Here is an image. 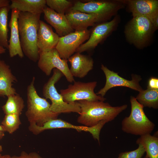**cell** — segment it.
Wrapping results in <instances>:
<instances>
[{
	"label": "cell",
	"instance_id": "52a82bcc",
	"mask_svg": "<svg viewBox=\"0 0 158 158\" xmlns=\"http://www.w3.org/2000/svg\"><path fill=\"white\" fill-rule=\"evenodd\" d=\"M68 60L61 58L55 48L39 51L37 65L39 68L47 76L49 75L52 69L59 70L70 83L75 81L70 72Z\"/></svg>",
	"mask_w": 158,
	"mask_h": 158
},
{
	"label": "cell",
	"instance_id": "4316f807",
	"mask_svg": "<svg viewBox=\"0 0 158 158\" xmlns=\"http://www.w3.org/2000/svg\"><path fill=\"white\" fill-rule=\"evenodd\" d=\"M46 3L49 7L56 12L65 14L73 5L71 1L66 0H46Z\"/></svg>",
	"mask_w": 158,
	"mask_h": 158
},
{
	"label": "cell",
	"instance_id": "d590c367",
	"mask_svg": "<svg viewBox=\"0 0 158 158\" xmlns=\"http://www.w3.org/2000/svg\"><path fill=\"white\" fill-rule=\"evenodd\" d=\"M0 131H4V130H3V129L1 125H0Z\"/></svg>",
	"mask_w": 158,
	"mask_h": 158
},
{
	"label": "cell",
	"instance_id": "1f68e13d",
	"mask_svg": "<svg viewBox=\"0 0 158 158\" xmlns=\"http://www.w3.org/2000/svg\"><path fill=\"white\" fill-rule=\"evenodd\" d=\"M0 158H13V157L9 154H6L4 155L1 154L0 155Z\"/></svg>",
	"mask_w": 158,
	"mask_h": 158
},
{
	"label": "cell",
	"instance_id": "8d00e7d4",
	"mask_svg": "<svg viewBox=\"0 0 158 158\" xmlns=\"http://www.w3.org/2000/svg\"><path fill=\"white\" fill-rule=\"evenodd\" d=\"M143 158H148L146 156H145Z\"/></svg>",
	"mask_w": 158,
	"mask_h": 158
},
{
	"label": "cell",
	"instance_id": "f546056e",
	"mask_svg": "<svg viewBox=\"0 0 158 158\" xmlns=\"http://www.w3.org/2000/svg\"><path fill=\"white\" fill-rule=\"evenodd\" d=\"M147 88L152 89H158V79L152 77L149 79L147 86Z\"/></svg>",
	"mask_w": 158,
	"mask_h": 158
},
{
	"label": "cell",
	"instance_id": "ffe728a7",
	"mask_svg": "<svg viewBox=\"0 0 158 158\" xmlns=\"http://www.w3.org/2000/svg\"><path fill=\"white\" fill-rule=\"evenodd\" d=\"M16 81L9 66L0 59V97H7L17 93L12 87V83Z\"/></svg>",
	"mask_w": 158,
	"mask_h": 158
},
{
	"label": "cell",
	"instance_id": "484cf974",
	"mask_svg": "<svg viewBox=\"0 0 158 158\" xmlns=\"http://www.w3.org/2000/svg\"><path fill=\"white\" fill-rule=\"evenodd\" d=\"M20 116L16 114H5L1 125L4 131L12 134L17 130L21 124Z\"/></svg>",
	"mask_w": 158,
	"mask_h": 158
},
{
	"label": "cell",
	"instance_id": "cb8c5ba5",
	"mask_svg": "<svg viewBox=\"0 0 158 158\" xmlns=\"http://www.w3.org/2000/svg\"><path fill=\"white\" fill-rule=\"evenodd\" d=\"M135 98L144 107L156 109L158 108V89L147 88L142 90L139 92Z\"/></svg>",
	"mask_w": 158,
	"mask_h": 158
},
{
	"label": "cell",
	"instance_id": "5b68a950",
	"mask_svg": "<svg viewBox=\"0 0 158 158\" xmlns=\"http://www.w3.org/2000/svg\"><path fill=\"white\" fill-rule=\"evenodd\" d=\"M53 71V75L44 84L42 89L43 96L46 99H50L51 102V110L59 114L71 112L79 114L80 108L78 102L71 103L65 102L55 87V84L63 75L59 70L56 68L54 69Z\"/></svg>",
	"mask_w": 158,
	"mask_h": 158
},
{
	"label": "cell",
	"instance_id": "8fae6325",
	"mask_svg": "<svg viewBox=\"0 0 158 158\" xmlns=\"http://www.w3.org/2000/svg\"><path fill=\"white\" fill-rule=\"evenodd\" d=\"M101 68L105 75L106 82L104 87L96 93L97 95L104 97L109 90L118 86L129 87L139 92L143 90L139 84V82L142 80L140 76L133 75L132 80H128L119 75L118 73L109 70L103 64Z\"/></svg>",
	"mask_w": 158,
	"mask_h": 158
},
{
	"label": "cell",
	"instance_id": "7c38bea8",
	"mask_svg": "<svg viewBox=\"0 0 158 158\" xmlns=\"http://www.w3.org/2000/svg\"><path fill=\"white\" fill-rule=\"evenodd\" d=\"M108 122L102 121L97 125L92 127L77 126L73 125L61 119H51L45 123L42 126H37V130L41 133L45 130L56 128H71L79 132L84 131L89 132L93 138L97 140L99 143V135L101 130L104 125Z\"/></svg>",
	"mask_w": 158,
	"mask_h": 158
},
{
	"label": "cell",
	"instance_id": "74e56055",
	"mask_svg": "<svg viewBox=\"0 0 158 158\" xmlns=\"http://www.w3.org/2000/svg\"><path fill=\"white\" fill-rule=\"evenodd\" d=\"M1 154H0V155H1Z\"/></svg>",
	"mask_w": 158,
	"mask_h": 158
},
{
	"label": "cell",
	"instance_id": "6da1fadb",
	"mask_svg": "<svg viewBox=\"0 0 158 158\" xmlns=\"http://www.w3.org/2000/svg\"><path fill=\"white\" fill-rule=\"evenodd\" d=\"M80 108L77 122L87 127H92L102 121L108 122L114 119L128 107L127 104L112 107L104 101H78Z\"/></svg>",
	"mask_w": 158,
	"mask_h": 158
},
{
	"label": "cell",
	"instance_id": "d6a6232c",
	"mask_svg": "<svg viewBox=\"0 0 158 158\" xmlns=\"http://www.w3.org/2000/svg\"><path fill=\"white\" fill-rule=\"evenodd\" d=\"M6 49L0 46V55L6 52Z\"/></svg>",
	"mask_w": 158,
	"mask_h": 158
},
{
	"label": "cell",
	"instance_id": "44dd1931",
	"mask_svg": "<svg viewBox=\"0 0 158 158\" xmlns=\"http://www.w3.org/2000/svg\"><path fill=\"white\" fill-rule=\"evenodd\" d=\"M11 2L10 9L33 14H41L46 6V0H11Z\"/></svg>",
	"mask_w": 158,
	"mask_h": 158
},
{
	"label": "cell",
	"instance_id": "d6986e66",
	"mask_svg": "<svg viewBox=\"0 0 158 158\" xmlns=\"http://www.w3.org/2000/svg\"><path fill=\"white\" fill-rule=\"evenodd\" d=\"M59 38L51 26L40 20L37 39V46L39 51L55 48Z\"/></svg>",
	"mask_w": 158,
	"mask_h": 158
},
{
	"label": "cell",
	"instance_id": "7402d4cb",
	"mask_svg": "<svg viewBox=\"0 0 158 158\" xmlns=\"http://www.w3.org/2000/svg\"><path fill=\"white\" fill-rule=\"evenodd\" d=\"M157 132L152 135L148 134L140 136L136 143L140 144L144 147L148 158H158V137Z\"/></svg>",
	"mask_w": 158,
	"mask_h": 158
},
{
	"label": "cell",
	"instance_id": "277c9868",
	"mask_svg": "<svg viewBox=\"0 0 158 158\" xmlns=\"http://www.w3.org/2000/svg\"><path fill=\"white\" fill-rule=\"evenodd\" d=\"M131 109L130 114L121 122V130L125 133L141 136L151 134L155 127V124L145 114L144 107L134 97L130 100Z\"/></svg>",
	"mask_w": 158,
	"mask_h": 158
},
{
	"label": "cell",
	"instance_id": "7a4b0ae2",
	"mask_svg": "<svg viewBox=\"0 0 158 158\" xmlns=\"http://www.w3.org/2000/svg\"><path fill=\"white\" fill-rule=\"evenodd\" d=\"M41 14L20 12L18 20L20 44L24 54L36 62L39 56L37 46L38 30Z\"/></svg>",
	"mask_w": 158,
	"mask_h": 158
},
{
	"label": "cell",
	"instance_id": "ac0fdd59",
	"mask_svg": "<svg viewBox=\"0 0 158 158\" xmlns=\"http://www.w3.org/2000/svg\"><path fill=\"white\" fill-rule=\"evenodd\" d=\"M67 60L70 63V71L73 77L83 78L93 68L92 58L80 53L76 52Z\"/></svg>",
	"mask_w": 158,
	"mask_h": 158
},
{
	"label": "cell",
	"instance_id": "e0dca14e",
	"mask_svg": "<svg viewBox=\"0 0 158 158\" xmlns=\"http://www.w3.org/2000/svg\"><path fill=\"white\" fill-rule=\"evenodd\" d=\"M20 11L15 8L11 9V17L9 24L11 29L8 49L11 58L18 56L23 58L24 54L22 49L19 35L18 20Z\"/></svg>",
	"mask_w": 158,
	"mask_h": 158
},
{
	"label": "cell",
	"instance_id": "30bf717a",
	"mask_svg": "<svg viewBox=\"0 0 158 158\" xmlns=\"http://www.w3.org/2000/svg\"><path fill=\"white\" fill-rule=\"evenodd\" d=\"M121 5L117 1L92 0L83 3L77 1L70 10L88 14H95L108 18L116 11Z\"/></svg>",
	"mask_w": 158,
	"mask_h": 158
},
{
	"label": "cell",
	"instance_id": "8992f818",
	"mask_svg": "<svg viewBox=\"0 0 158 158\" xmlns=\"http://www.w3.org/2000/svg\"><path fill=\"white\" fill-rule=\"evenodd\" d=\"M97 85L95 81L87 83L74 81L73 84L69 85L67 88L60 90V94L64 101L67 103L81 100L104 101L105 98L94 92Z\"/></svg>",
	"mask_w": 158,
	"mask_h": 158
},
{
	"label": "cell",
	"instance_id": "9a60e30c",
	"mask_svg": "<svg viewBox=\"0 0 158 158\" xmlns=\"http://www.w3.org/2000/svg\"><path fill=\"white\" fill-rule=\"evenodd\" d=\"M45 20L55 29L59 37L74 31L65 14L59 13L49 7L43 9Z\"/></svg>",
	"mask_w": 158,
	"mask_h": 158
},
{
	"label": "cell",
	"instance_id": "9c48e42d",
	"mask_svg": "<svg viewBox=\"0 0 158 158\" xmlns=\"http://www.w3.org/2000/svg\"><path fill=\"white\" fill-rule=\"evenodd\" d=\"M90 32L87 29L75 31L64 36L59 37L55 48L61 58L68 59L85 41L88 39Z\"/></svg>",
	"mask_w": 158,
	"mask_h": 158
},
{
	"label": "cell",
	"instance_id": "ba28073f",
	"mask_svg": "<svg viewBox=\"0 0 158 158\" xmlns=\"http://www.w3.org/2000/svg\"><path fill=\"white\" fill-rule=\"evenodd\" d=\"M152 32L150 21L146 17L142 16L133 17L125 30L126 36L129 41L138 47L145 45Z\"/></svg>",
	"mask_w": 158,
	"mask_h": 158
},
{
	"label": "cell",
	"instance_id": "f1b7e54d",
	"mask_svg": "<svg viewBox=\"0 0 158 158\" xmlns=\"http://www.w3.org/2000/svg\"><path fill=\"white\" fill-rule=\"evenodd\" d=\"M13 158H43L38 153L36 152L28 153L22 151L19 155L12 156Z\"/></svg>",
	"mask_w": 158,
	"mask_h": 158
},
{
	"label": "cell",
	"instance_id": "836d02e7",
	"mask_svg": "<svg viewBox=\"0 0 158 158\" xmlns=\"http://www.w3.org/2000/svg\"><path fill=\"white\" fill-rule=\"evenodd\" d=\"M4 132L3 131H0V140L4 136Z\"/></svg>",
	"mask_w": 158,
	"mask_h": 158
},
{
	"label": "cell",
	"instance_id": "4fadbf2b",
	"mask_svg": "<svg viewBox=\"0 0 158 158\" xmlns=\"http://www.w3.org/2000/svg\"><path fill=\"white\" fill-rule=\"evenodd\" d=\"M117 23L114 18L110 21L101 23L96 25L93 29L88 40L81 45L75 52H82L94 49L114 29Z\"/></svg>",
	"mask_w": 158,
	"mask_h": 158
},
{
	"label": "cell",
	"instance_id": "603a6c76",
	"mask_svg": "<svg viewBox=\"0 0 158 158\" xmlns=\"http://www.w3.org/2000/svg\"><path fill=\"white\" fill-rule=\"evenodd\" d=\"M7 97L8 99L6 103L1 107L4 114L20 115L25 107L23 98L17 93Z\"/></svg>",
	"mask_w": 158,
	"mask_h": 158
},
{
	"label": "cell",
	"instance_id": "5bb4252c",
	"mask_svg": "<svg viewBox=\"0 0 158 158\" xmlns=\"http://www.w3.org/2000/svg\"><path fill=\"white\" fill-rule=\"evenodd\" d=\"M71 26L75 31H82L87 29L96 23L106 19L95 14H88L80 11L70 10L65 14Z\"/></svg>",
	"mask_w": 158,
	"mask_h": 158
},
{
	"label": "cell",
	"instance_id": "3957f363",
	"mask_svg": "<svg viewBox=\"0 0 158 158\" xmlns=\"http://www.w3.org/2000/svg\"><path fill=\"white\" fill-rule=\"evenodd\" d=\"M33 77L27 90V109L25 116L30 123H35L41 126L49 120L57 118L59 114L50 109L51 104L45 98L38 94L35 86Z\"/></svg>",
	"mask_w": 158,
	"mask_h": 158
},
{
	"label": "cell",
	"instance_id": "d4e9b609",
	"mask_svg": "<svg viewBox=\"0 0 158 158\" xmlns=\"http://www.w3.org/2000/svg\"><path fill=\"white\" fill-rule=\"evenodd\" d=\"M9 6L0 8V46L8 49V19Z\"/></svg>",
	"mask_w": 158,
	"mask_h": 158
},
{
	"label": "cell",
	"instance_id": "2e32d148",
	"mask_svg": "<svg viewBox=\"0 0 158 158\" xmlns=\"http://www.w3.org/2000/svg\"><path fill=\"white\" fill-rule=\"evenodd\" d=\"M123 2L127 4L133 17L145 16L150 21L158 15L157 0H131Z\"/></svg>",
	"mask_w": 158,
	"mask_h": 158
},
{
	"label": "cell",
	"instance_id": "e575fe53",
	"mask_svg": "<svg viewBox=\"0 0 158 158\" xmlns=\"http://www.w3.org/2000/svg\"><path fill=\"white\" fill-rule=\"evenodd\" d=\"M3 151V148L2 145L0 144V154Z\"/></svg>",
	"mask_w": 158,
	"mask_h": 158
},
{
	"label": "cell",
	"instance_id": "4dcf8cb0",
	"mask_svg": "<svg viewBox=\"0 0 158 158\" xmlns=\"http://www.w3.org/2000/svg\"><path fill=\"white\" fill-rule=\"evenodd\" d=\"M11 0H0V8L10 5Z\"/></svg>",
	"mask_w": 158,
	"mask_h": 158
},
{
	"label": "cell",
	"instance_id": "83f0119b",
	"mask_svg": "<svg viewBox=\"0 0 158 158\" xmlns=\"http://www.w3.org/2000/svg\"><path fill=\"white\" fill-rule=\"evenodd\" d=\"M138 145V148L135 150L120 153L118 158H142L145 152V150L142 145Z\"/></svg>",
	"mask_w": 158,
	"mask_h": 158
}]
</instances>
